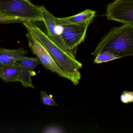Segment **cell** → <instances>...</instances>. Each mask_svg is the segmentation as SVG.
<instances>
[{
    "mask_svg": "<svg viewBox=\"0 0 133 133\" xmlns=\"http://www.w3.org/2000/svg\"><path fill=\"white\" fill-rule=\"evenodd\" d=\"M106 16L108 20L123 24H133V0H116L107 7Z\"/></svg>",
    "mask_w": 133,
    "mask_h": 133,
    "instance_id": "cell-6",
    "label": "cell"
},
{
    "mask_svg": "<svg viewBox=\"0 0 133 133\" xmlns=\"http://www.w3.org/2000/svg\"><path fill=\"white\" fill-rule=\"evenodd\" d=\"M21 71L20 62L0 64V78L6 82L18 81Z\"/></svg>",
    "mask_w": 133,
    "mask_h": 133,
    "instance_id": "cell-10",
    "label": "cell"
},
{
    "mask_svg": "<svg viewBox=\"0 0 133 133\" xmlns=\"http://www.w3.org/2000/svg\"><path fill=\"white\" fill-rule=\"evenodd\" d=\"M0 15L26 22L42 21L39 6L30 0H0Z\"/></svg>",
    "mask_w": 133,
    "mask_h": 133,
    "instance_id": "cell-3",
    "label": "cell"
},
{
    "mask_svg": "<svg viewBox=\"0 0 133 133\" xmlns=\"http://www.w3.org/2000/svg\"><path fill=\"white\" fill-rule=\"evenodd\" d=\"M26 36L28 41V45L33 54L36 55L43 66L47 70L56 73L62 77L71 81L75 85L79 84V81L72 75L63 70L54 59L50 54L44 46L38 40L34 34L29 30Z\"/></svg>",
    "mask_w": 133,
    "mask_h": 133,
    "instance_id": "cell-4",
    "label": "cell"
},
{
    "mask_svg": "<svg viewBox=\"0 0 133 133\" xmlns=\"http://www.w3.org/2000/svg\"><path fill=\"white\" fill-rule=\"evenodd\" d=\"M40 15L46 27L47 35L50 39L61 49L72 57L75 58L73 53L68 48L61 35L56 23V17L50 13L44 6H39Z\"/></svg>",
    "mask_w": 133,
    "mask_h": 133,
    "instance_id": "cell-7",
    "label": "cell"
},
{
    "mask_svg": "<svg viewBox=\"0 0 133 133\" xmlns=\"http://www.w3.org/2000/svg\"><path fill=\"white\" fill-rule=\"evenodd\" d=\"M23 24L27 30H29L34 34L63 70L72 75L78 81L81 80V74L79 70L82 67L81 62L68 55L56 45L35 22H25Z\"/></svg>",
    "mask_w": 133,
    "mask_h": 133,
    "instance_id": "cell-2",
    "label": "cell"
},
{
    "mask_svg": "<svg viewBox=\"0 0 133 133\" xmlns=\"http://www.w3.org/2000/svg\"><path fill=\"white\" fill-rule=\"evenodd\" d=\"M107 52L123 57L133 55V24L114 27L99 43L92 55Z\"/></svg>",
    "mask_w": 133,
    "mask_h": 133,
    "instance_id": "cell-1",
    "label": "cell"
},
{
    "mask_svg": "<svg viewBox=\"0 0 133 133\" xmlns=\"http://www.w3.org/2000/svg\"><path fill=\"white\" fill-rule=\"evenodd\" d=\"M28 50L23 48L8 49L0 48V63L7 64L20 62L26 58Z\"/></svg>",
    "mask_w": 133,
    "mask_h": 133,
    "instance_id": "cell-11",
    "label": "cell"
},
{
    "mask_svg": "<svg viewBox=\"0 0 133 133\" xmlns=\"http://www.w3.org/2000/svg\"><path fill=\"white\" fill-rule=\"evenodd\" d=\"M21 71L18 78V81L25 88L35 89L32 81V76L33 75L34 70L36 67L41 64L38 58L26 57L20 62Z\"/></svg>",
    "mask_w": 133,
    "mask_h": 133,
    "instance_id": "cell-8",
    "label": "cell"
},
{
    "mask_svg": "<svg viewBox=\"0 0 133 133\" xmlns=\"http://www.w3.org/2000/svg\"><path fill=\"white\" fill-rule=\"evenodd\" d=\"M62 29L61 35L68 49L75 57L78 46L86 38L89 25L80 24H61L57 25Z\"/></svg>",
    "mask_w": 133,
    "mask_h": 133,
    "instance_id": "cell-5",
    "label": "cell"
},
{
    "mask_svg": "<svg viewBox=\"0 0 133 133\" xmlns=\"http://www.w3.org/2000/svg\"><path fill=\"white\" fill-rule=\"evenodd\" d=\"M95 11L87 9L76 15L63 18L56 17L57 25L61 24H80L89 25L95 16Z\"/></svg>",
    "mask_w": 133,
    "mask_h": 133,
    "instance_id": "cell-9",
    "label": "cell"
},
{
    "mask_svg": "<svg viewBox=\"0 0 133 133\" xmlns=\"http://www.w3.org/2000/svg\"><path fill=\"white\" fill-rule=\"evenodd\" d=\"M94 63L100 64L122 58L123 57L107 52H100L96 56Z\"/></svg>",
    "mask_w": 133,
    "mask_h": 133,
    "instance_id": "cell-12",
    "label": "cell"
},
{
    "mask_svg": "<svg viewBox=\"0 0 133 133\" xmlns=\"http://www.w3.org/2000/svg\"><path fill=\"white\" fill-rule=\"evenodd\" d=\"M120 100L122 103H127L133 102V92L130 91H123L120 96Z\"/></svg>",
    "mask_w": 133,
    "mask_h": 133,
    "instance_id": "cell-14",
    "label": "cell"
},
{
    "mask_svg": "<svg viewBox=\"0 0 133 133\" xmlns=\"http://www.w3.org/2000/svg\"><path fill=\"white\" fill-rule=\"evenodd\" d=\"M41 100L44 105L47 106H56L57 104L52 98V96L48 95L45 91L40 92Z\"/></svg>",
    "mask_w": 133,
    "mask_h": 133,
    "instance_id": "cell-13",
    "label": "cell"
}]
</instances>
